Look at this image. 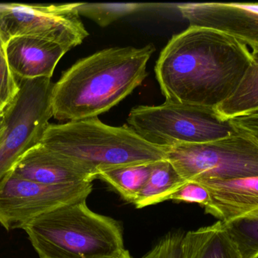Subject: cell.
I'll return each mask as SVG.
<instances>
[{"label":"cell","instance_id":"d6986e66","mask_svg":"<svg viewBox=\"0 0 258 258\" xmlns=\"http://www.w3.org/2000/svg\"><path fill=\"white\" fill-rule=\"evenodd\" d=\"M222 223L241 258H258V215Z\"/></svg>","mask_w":258,"mask_h":258},{"label":"cell","instance_id":"ac0fdd59","mask_svg":"<svg viewBox=\"0 0 258 258\" xmlns=\"http://www.w3.org/2000/svg\"><path fill=\"white\" fill-rule=\"evenodd\" d=\"M159 5L148 3H77L80 16L86 17L102 27H107L114 21L158 7Z\"/></svg>","mask_w":258,"mask_h":258},{"label":"cell","instance_id":"3957f363","mask_svg":"<svg viewBox=\"0 0 258 258\" xmlns=\"http://www.w3.org/2000/svg\"><path fill=\"white\" fill-rule=\"evenodd\" d=\"M39 144L71 159L98 177L107 170L165 159V148L144 140L127 126L112 127L98 118L48 125Z\"/></svg>","mask_w":258,"mask_h":258},{"label":"cell","instance_id":"7402d4cb","mask_svg":"<svg viewBox=\"0 0 258 258\" xmlns=\"http://www.w3.org/2000/svg\"><path fill=\"white\" fill-rule=\"evenodd\" d=\"M236 133L258 146V112L228 120Z\"/></svg>","mask_w":258,"mask_h":258},{"label":"cell","instance_id":"ba28073f","mask_svg":"<svg viewBox=\"0 0 258 258\" xmlns=\"http://www.w3.org/2000/svg\"><path fill=\"white\" fill-rule=\"evenodd\" d=\"M88 36L77 3L0 4V36L5 44L12 38L30 36L56 42L70 51Z\"/></svg>","mask_w":258,"mask_h":258},{"label":"cell","instance_id":"9c48e42d","mask_svg":"<svg viewBox=\"0 0 258 258\" xmlns=\"http://www.w3.org/2000/svg\"><path fill=\"white\" fill-rule=\"evenodd\" d=\"M90 182L42 184L9 172L0 181V224L8 231L23 229L32 220L57 208L87 199Z\"/></svg>","mask_w":258,"mask_h":258},{"label":"cell","instance_id":"cb8c5ba5","mask_svg":"<svg viewBox=\"0 0 258 258\" xmlns=\"http://www.w3.org/2000/svg\"><path fill=\"white\" fill-rule=\"evenodd\" d=\"M5 130V118L3 113L0 114V138Z\"/></svg>","mask_w":258,"mask_h":258},{"label":"cell","instance_id":"30bf717a","mask_svg":"<svg viewBox=\"0 0 258 258\" xmlns=\"http://www.w3.org/2000/svg\"><path fill=\"white\" fill-rule=\"evenodd\" d=\"M189 27L212 29L251 47L258 55V4L183 3L177 6Z\"/></svg>","mask_w":258,"mask_h":258},{"label":"cell","instance_id":"603a6c76","mask_svg":"<svg viewBox=\"0 0 258 258\" xmlns=\"http://www.w3.org/2000/svg\"><path fill=\"white\" fill-rule=\"evenodd\" d=\"M141 258H181L180 254L174 251L162 250V251H153Z\"/></svg>","mask_w":258,"mask_h":258},{"label":"cell","instance_id":"7c38bea8","mask_svg":"<svg viewBox=\"0 0 258 258\" xmlns=\"http://www.w3.org/2000/svg\"><path fill=\"white\" fill-rule=\"evenodd\" d=\"M8 62L19 80L52 77L59 61L68 53L63 45L30 36H17L6 44Z\"/></svg>","mask_w":258,"mask_h":258},{"label":"cell","instance_id":"277c9868","mask_svg":"<svg viewBox=\"0 0 258 258\" xmlns=\"http://www.w3.org/2000/svg\"><path fill=\"white\" fill-rule=\"evenodd\" d=\"M23 230L40 258H118L126 251L119 224L91 211L86 200L44 214Z\"/></svg>","mask_w":258,"mask_h":258},{"label":"cell","instance_id":"ffe728a7","mask_svg":"<svg viewBox=\"0 0 258 258\" xmlns=\"http://www.w3.org/2000/svg\"><path fill=\"white\" fill-rule=\"evenodd\" d=\"M19 90L18 79L9 67L6 46L0 36V114L15 99Z\"/></svg>","mask_w":258,"mask_h":258},{"label":"cell","instance_id":"4fadbf2b","mask_svg":"<svg viewBox=\"0 0 258 258\" xmlns=\"http://www.w3.org/2000/svg\"><path fill=\"white\" fill-rule=\"evenodd\" d=\"M209 192L210 203L206 214L228 222L238 218L258 215V177L232 180H203Z\"/></svg>","mask_w":258,"mask_h":258},{"label":"cell","instance_id":"2e32d148","mask_svg":"<svg viewBox=\"0 0 258 258\" xmlns=\"http://www.w3.org/2000/svg\"><path fill=\"white\" fill-rule=\"evenodd\" d=\"M253 56L252 63L234 92L215 109L222 119L228 121L258 112V55Z\"/></svg>","mask_w":258,"mask_h":258},{"label":"cell","instance_id":"9a60e30c","mask_svg":"<svg viewBox=\"0 0 258 258\" xmlns=\"http://www.w3.org/2000/svg\"><path fill=\"white\" fill-rule=\"evenodd\" d=\"M186 182L167 159L156 162L147 183L133 204L137 209H143L169 200Z\"/></svg>","mask_w":258,"mask_h":258},{"label":"cell","instance_id":"d4e9b609","mask_svg":"<svg viewBox=\"0 0 258 258\" xmlns=\"http://www.w3.org/2000/svg\"><path fill=\"white\" fill-rule=\"evenodd\" d=\"M118 258H132L131 257L130 254H129L128 251H126L122 256Z\"/></svg>","mask_w":258,"mask_h":258},{"label":"cell","instance_id":"44dd1931","mask_svg":"<svg viewBox=\"0 0 258 258\" xmlns=\"http://www.w3.org/2000/svg\"><path fill=\"white\" fill-rule=\"evenodd\" d=\"M169 200L196 203L206 208L210 203L209 191L203 185L194 181H186L170 196Z\"/></svg>","mask_w":258,"mask_h":258},{"label":"cell","instance_id":"5b68a950","mask_svg":"<svg viewBox=\"0 0 258 258\" xmlns=\"http://www.w3.org/2000/svg\"><path fill=\"white\" fill-rule=\"evenodd\" d=\"M127 121L144 140L163 148L215 142L236 133L215 109L168 101L157 106H137Z\"/></svg>","mask_w":258,"mask_h":258},{"label":"cell","instance_id":"52a82bcc","mask_svg":"<svg viewBox=\"0 0 258 258\" xmlns=\"http://www.w3.org/2000/svg\"><path fill=\"white\" fill-rule=\"evenodd\" d=\"M20 90L3 112L5 130L0 138V181L18 161L42 139L53 117L49 78L19 80Z\"/></svg>","mask_w":258,"mask_h":258},{"label":"cell","instance_id":"7a4b0ae2","mask_svg":"<svg viewBox=\"0 0 258 258\" xmlns=\"http://www.w3.org/2000/svg\"><path fill=\"white\" fill-rule=\"evenodd\" d=\"M155 50L152 44L142 48L113 47L78 61L53 86V117L79 121L98 118L110 110L145 80Z\"/></svg>","mask_w":258,"mask_h":258},{"label":"cell","instance_id":"8992f818","mask_svg":"<svg viewBox=\"0 0 258 258\" xmlns=\"http://www.w3.org/2000/svg\"><path fill=\"white\" fill-rule=\"evenodd\" d=\"M164 148L165 159L186 181L258 177V146L236 133L215 142Z\"/></svg>","mask_w":258,"mask_h":258},{"label":"cell","instance_id":"e0dca14e","mask_svg":"<svg viewBox=\"0 0 258 258\" xmlns=\"http://www.w3.org/2000/svg\"><path fill=\"white\" fill-rule=\"evenodd\" d=\"M153 164L128 165L99 173L98 177L111 186L130 203L138 197L151 174Z\"/></svg>","mask_w":258,"mask_h":258},{"label":"cell","instance_id":"6da1fadb","mask_svg":"<svg viewBox=\"0 0 258 258\" xmlns=\"http://www.w3.org/2000/svg\"><path fill=\"white\" fill-rule=\"evenodd\" d=\"M254 58L232 36L189 27L170 39L155 71L165 101L216 109L234 92Z\"/></svg>","mask_w":258,"mask_h":258},{"label":"cell","instance_id":"5bb4252c","mask_svg":"<svg viewBox=\"0 0 258 258\" xmlns=\"http://www.w3.org/2000/svg\"><path fill=\"white\" fill-rule=\"evenodd\" d=\"M181 257L241 258L221 221L183 235Z\"/></svg>","mask_w":258,"mask_h":258},{"label":"cell","instance_id":"8fae6325","mask_svg":"<svg viewBox=\"0 0 258 258\" xmlns=\"http://www.w3.org/2000/svg\"><path fill=\"white\" fill-rule=\"evenodd\" d=\"M11 172L16 177L51 186L92 183L97 177L83 165L41 144L28 150Z\"/></svg>","mask_w":258,"mask_h":258}]
</instances>
